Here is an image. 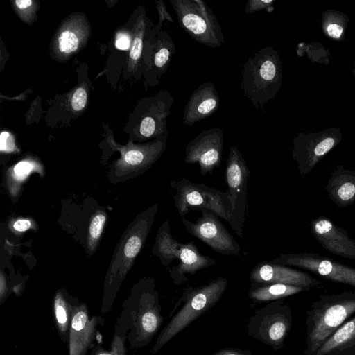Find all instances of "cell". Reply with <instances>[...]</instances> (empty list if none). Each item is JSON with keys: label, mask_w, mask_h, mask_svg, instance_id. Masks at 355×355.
Listing matches in <instances>:
<instances>
[{"label": "cell", "mask_w": 355, "mask_h": 355, "mask_svg": "<svg viewBox=\"0 0 355 355\" xmlns=\"http://www.w3.org/2000/svg\"><path fill=\"white\" fill-rule=\"evenodd\" d=\"M163 322L162 308L153 279L141 281L125 300L114 331L127 335L131 349L148 345Z\"/></svg>", "instance_id": "cell-1"}, {"label": "cell", "mask_w": 355, "mask_h": 355, "mask_svg": "<svg viewBox=\"0 0 355 355\" xmlns=\"http://www.w3.org/2000/svg\"><path fill=\"white\" fill-rule=\"evenodd\" d=\"M157 209L155 204L139 214L121 237L105 276L101 313L111 311L123 281L145 244Z\"/></svg>", "instance_id": "cell-2"}, {"label": "cell", "mask_w": 355, "mask_h": 355, "mask_svg": "<svg viewBox=\"0 0 355 355\" xmlns=\"http://www.w3.org/2000/svg\"><path fill=\"white\" fill-rule=\"evenodd\" d=\"M355 313V291L320 295L306 315V355H313Z\"/></svg>", "instance_id": "cell-3"}, {"label": "cell", "mask_w": 355, "mask_h": 355, "mask_svg": "<svg viewBox=\"0 0 355 355\" xmlns=\"http://www.w3.org/2000/svg\"><path fill=\"white\" fill-rule=\"evenodd\" d=\"M282 66L278 52L271 46L259 49L245 62L240 85L255 109L264 110L282 87Z\"/></svg>", "instance_id": "cell-4"}, {"label": "cell", "mask_w": 355, "mask_h": 355, "mask_svg": "<svg viewBox=\"0 0 355 355\" xmlns=\"http://www.w3.org/2000/svg\"><path fill=\"white\" fill-rule=\"evenodd\" d=\"M227 286V279L218 277L197 288L188 286L175 304L173 310L180 309L159 333L150 353H157L166 344L205 312L213 307L222 297Z\"/></svg>", "instance_id": "cell-5"}, {"label": "cell", "mask_w": 355, "mask_h": 355, "mask_svg": "<svg viewBox=\"0 0 355 355\" xmlns=\"http://www.w3.org/2000/svg\"><path fill=\"white\" fill-rule=\"evenodd\" d=\"M153 253L158 257L164 266H168L174 259L178 264L169 268V276L177 285L188 280L187 275L216 264L214 259L202 254L193 241L182 243L175 239L171 233L169 220L166 219L159 228Z\"/></svg>", "instance_id": "cell-6"}, {"label": "cell", "mask_w": 355, "mask_h": 355, "mask_svg": "<svg viewBox=\"0 0 355 355\" xmlns=\"http://www.w3.org/2000/svg\"><path fill=\"white\" fill-rule=\"evenodd\" d=\"M180 28L197 42L218 48L224 35L213 10L202 0H170Z\"/></svg>", "instance_id": "cell-7"}, {"label": "cell", "mask_w": 355, "mask_h": 355, "mask_svg": "<svg viewBox=\"0 0 355 355\" xmlns=\"http://www.w3.org/2000/svg\"><path fill=\"white\" fill-rule=\"evenodd\" d=\"M170 185L174 192L175 208L181 217L191 210L207 209L230 223L231 206L226 191L192 182L184 177L171 181Z\"/></svg>", "instance_id": "cell-8"}, {"label": "cell", "mask_w": 355, "mask_h": 355, "mask_svg": "<svg viewBox=\"0 0 355 355\" xmlns=\"http://www.w3.org/2000/svg\"><path fill=\"white\" fill-rule=\"evenodd\" d=\"M292 321L289 304L284 299L277 300L254 312L246 326L247 334L278 351L284 347Z\"/></svg>", "instance_id": "cell-9"}, {"label": "cell", "mask_w": 355, "mask_h": 355, "mask_svg": "<svg viewBox=\"0 0 355 355\" xmlns=\"http://www.w3.org/2000/svg\"><path fill=\"white\" fill-rule=\"evenodd\" d=\"M250 170L237 146H231L226 160V193L231 206L229 224L234 232L243 237V228L248 215V182Z\"/></svg>", "instance_id": "cell-10"}, {"label": "cell", "mask_w": 355, "mask_h": 355, "mask_svg": "<svg viewBox=\"0 0 355 355\" xmlns=\"http://www.w3.org/2000/svg\"><path fill=\"white\" fill-rule=\"evenodd\" d=\"M343 138L340 129L331 127L318 132H297L293 140L292 157L302 175H307Z\"/></svg>", "instance_id": "cell-11"}, {"label": "cell", "mask_w": 355, "mask_h": 355, "mask_svg": "<svg viewBox=\"0 0 355 355\" xmlns=\"http://www.w3.org/2000/svg\"><path fill=\"white\" fill-rule=\"evenodd\" d=\"M271 262L310 271L336 283L355 287V268L313 252L281 254Z\"/></svg>", "instance_id": "cell-12"}, {"label": "cell", "mask_w": 355, "mask_h": 355, "mask_svg": "<svg viewBox=\"0 0 355 355\" xmlns=\"http://www.w3.org/2000/svg\"><path fill=\"white\" fill-rule=\"evenodd\" d=\"M202 216L196 222L182 217L187 231L198 238L217 253L223 255H238L240 246L223 225L219 217L212 211L199 209Z\"/></svg>", "instance_id": "cell-13"}, {"label": "cell", "mask_w": 355, "mask_h": 355, "mask_svg": "<svg viewBox=\"0 0 355 355\" xmlns=\"http://www.w3.org/2000/svg\"><path fill=\"white\" fill-rule=\"evenodd\" d=\"M224 147L223 131L220 128L202 130L185 146L184 162L198 164L200 174H212L220 166Z\"/></svg>", "instance_id": "cell-14"}, {"label": "cell", "mask_w": 355, "mask_h": 355, "mask_svg": "<svg viewBox=\"0 0 355 355\" xmlns=\"http://www.w3.org/2000/svg\"><path fill=\"white\" fill-rule=\"evenodd\" d=\"M249 278L250 287L284 284L311 289L321 282L307 272L271 261L258 263L251 270Z\"/></svg>", "instance_id": "cell-15"}, {"label": "cell", "mask_w": 355, "mask_h": 355, "mask_svg": "<svg viewBox=\"0 0 355 355\" xmlns=\"http://www.w3.org/2000/svg\"><path fill=\"white\" fill-rule=\"evenodd\" d=\"M104 323V318L91 316L86 303L80 302L74 309L71 322L68 355H86L94 347L98 327Z\"/></svg>", "instance_id": "cell-16"}, {"label": "cell", "mask_w": 355, "mask_h": 355, "mask_svg": "<svg viewBox=\"0 0 355 355\" xmlns=\"http://www.w3.org/2000/svg\"><path fill=\"white\" fill-rule=\"evenodd\" d=\"M314 238L329 252L355 261V239L329 218L320 216L310 223Z\"/></svg>", "instance_id": "cell-17"}, {"label": "cell", "mask_w": 355, "mask_h": 355, "mask_svg": "<svg viewBox=\"0 0 355 355\" xmlns=\"http://www.w3.org/2000/svg\"><path fill=\"white\" fill-rule=\"evenodd\" d=\"M220 97L216 86L211 82L203 83L193 92L184 110L183 123L191 127L214 114L219 107Z\"/></svg>", "instance_id": "cell-18"}, {"label": "cell", "mask_w": 355, "mask_h": 355, "mask_svg": "<svg viewBox=\"0 0 355 355\" xmlns=\"http://www.w3.org/2000/svg\"><path fill=\"white\" fill-rule=\"evenodd\" d=\"M168 136L164 135L142 149H131L123 157L121 166L116 168L114 176L118 178L136 176L149 168L165 150Z\"/></svg>", "instance_id": "cell-19"}, {"label": "cell", "mask_w": 355, "mask_h": 355, "mask_svg": "<svg viewBox=\"0 0 355 355\" xmlns=\"http://www.w3.org/2000/svg\"><path fill=\"white\" fill-rule=\"evenodd\" d=\"M326 191L330 200L338 207L345 208L355 202V169L337 165L331 173Z\"/></svg>", "instance_id": "cell-20"}, {"label": "cell", "mask_w": 355, "mask_h": 355, "mask_svg": "<svg viewBox=\"0 0 355 355\" xmlns=\"http://www.w3.org/2000/svg\"><path fill=\"white\" fill-rule=\"evenodd\" d=\"M79 303L78 298L73 297L62 288L58 290L53 296L52 303L53 322L57 333L64 344L69 343L73 313Z\"/></svg>", "instance_id": "cell-21"}, {"label": "cell", "mask_w": 355, "mask_h": 355, "mask_svg": "<svg viewBox=\"0 0 355 355\" xmlns=\"http://www.w3.org/2000/svg\"><path fill=\"white\" fill-rule=\"evenodd\" d=\"M313 355H355V316L339 327Z\"/></svg>", "instance_id": "cell-22"}, {"label": "cell", "mask_w": 355, "mask_h": 355, "mask_svg": "<svg viewBox=\"0 0 355 355\" xmlns=\"http://www.w3.org/2000/svg\"><path fill=\"white\" fill-rule=\"evenodd\" d=\"M307 291L309 289L297 286L270 284L250 287L248 295L254 303L270 302Z\"/></svg>", "instance_id": "cell-23"}, {"label": "cell", "mask_w": 355, "mask_h": 355, "mask_svg": "<svg viewBox=\"0 0 355 355\" xmlns=\"http://www.w3.org/2000/svg\"><path fill=\"white\" fill-rule=\"evenodd\" d=\"M349 18L344 13L334 10H328L322 15V29L324 34L335 41L345 40V31Z\"/></svg>", "instance_id": "cell-24"}, {"label": "cell", "mask_w": 355, "mask_h": 355, "mask_svg": "<svg viewBox=\"0 0 355 355\" xmlns=\"http://www.w3.org/2000/svg\"><path fill=\"white\" fill-rule=\"evenodd\" d=\"M35 166L28 161L17 163L10 172L8 173L7 186L12 195L15 196L19 191L21 182L33 171Z\"/></svg>", "instance_id": "cell-25"}, {"label": "cell", "mask_w": 355, "mask_h": 355, "mask_svg": "<svg viewBox=\"0 0 355 355\" xmlns=\"http://www.w3.org/2000/svg\"><path fill=\"white\" fill-rule=\"evenodd\" d=\"M106 221V214L98 211L92 216L88 231L87 247L92 253L96 248Z\"/></svg>", "instance_id": "cell-26"}, {"label": "cell", "mask_w": 355, "mask_h": 355, "mask_svg": "<svg viewBox=\"0 0 355 355\" xmlns=\"http://www.w3.org/2000/svg\"><path fill=\"white\" fill-rule=\"evenodd\" d=\"M127 335L114 331L109 349H105L98 342L92 349L89 355H127L125 346Z\"/></svg>", "instance_id": "cell-27"}, {"label": "cell", "mask_w": 355, "mask_h": 355, "mask_svg": "<svg viewBox=\"0 0 355 355\" xmlns=\"http://www.w3.org/2000/svg\"><path fill=\"white\" fill-rule=\"evenodd\" d=\"M58 42L60 50L66 53L76 51L79 44L77 36L70 31H63L59 37Z\"/></svg>", "instance_id": "cell-28"}, {"label": "cell", "mask_w": 355, "mask_h": 355, "mask_svg": "<svg viewBox=\"0 0 355 355\" xmlns=\"http://www.w3.org/2000/svg\"><path fill=\"white\" fill-rule=\"evenodd\" d=\"M275 0H249L245 7L246 14H252L272 7Z\"/></svg>", "instance_id": "cell-29"}, {"label": "cell", "mask_w": 355, "mask_h": 355, "mask_svg": "<svg viewBox=\"0 0 355 355\" xmlns=\"http://www.w3.org/2000/svg\"><path fill=\"white\" fill-rule=\"evenodd\" d=\"M87 102V92L83 88H78L72 97L71 105L75 111L83 110Z\"/></svg>", "instance_id": "cell-30"}, {"label": "cell", "mask_w": 355, "mask_h": 355, "mask_svg": "<svg viewBox=\"0 0 355 355\" xmlns=\"http://www.w3.org/2000/svg\"><path fill=\"white\" fill-rule=\"evenodd\" d=\"M144 42L141 36H137L133 42L132 49L130 52V56L133 60H137L140 58L143 51Z\"/></svg>", "instance_id": "cell-31"}, {"label": "cell", "mask_w": 355, "mask_h": 355, "mask_svg": "<svg viewBox=\"0 0 355 355\" xmlns=\"http://www.w3.org/2000/svg\"><path fill=\"white\" fill-rule=\"evenodd\" d=\"M12 291H10L6 277L4 273L1 271L0 273V305L3 304L10 293Z\"/></svg>", "instance_id": "cell-32"}, {"label": "cell", "mask_w": 355, "mask_h": 355, "mask_svg": "<svg viewBox=\"0 0 355 355\" xmlns=\"http://www.w3.org/2000/svg\"><path fill=\"white\" fill-rule=\"evenodd\" d=\"M213 355H252L249 350L236 348H224L217 351Z\"/></svg>", "instance_id": "cell-33"}, {"label": "cell", "mask_w": 355, "mask_h": 355, "mask_svg": "<svg viewBox=\"0 0 355 355\" xmlns=\"http://www.w3.org/2000/svg\"><path fill=\"white\" fill-rule=\"evenodd\" d=\"M31 227V222L28 219H18L12 224V229L17 232H23Z\"/></svg>", "instance_id": "cell-34"}, {"label": "cell", "mask_w": 355, "mask_h": 355, "mask_svg": "<svg viewBox=\"0 0 355 355\" xmlns=\"http://www.w3.org/2000/svg\"><path fill=\"white\" fill-rule=\"evenodd\" d=\"M130 40L128 35L121 33L118 35L116 40V47L121 50H126L130 47Z\"/></svg>", "instance_id": "cell-35"}, {"label": "cell", "mask_w": 355, "mask_h": 355, "mask_svg": "<svg viewBox=\"0 0 355 355\" xmlns=\"http://www.w3.org/2000/svg\"><path fill=\"white\" fill-rule=\"evenodd\" d=\"M157 6L159 7V16H160V21L159 22H160V24L164 22V21L166 19L169 22L173 23L174 19L171 16V15L167 12V10L166 8L164 3L162 1H159Z\"/></svg>", "instance_id": "cell-36"}, {"label": "cell", "mask_w": 355, "mask_h": 355, "mask_svg": "<svg viewBox=\"0 0 355 355\" xmlns=\"http://www.w3.org/2000/svg\"><path fill=\"white\" fill-rule=\"evenodd\" d=\"M10 135L6 132H3L1 134V151H12L13 146L9 144L8 139Z\"/></svg>", "instance_id": "cell-37"}, {"label": "cell", "mask_w": 355, "mask_h": 355, "mask_svg": "<svg viewBox=\"0 0 355 355\" xmlns=\"http://www.w3.org/2000/svg\"><path fill=\"white\" fill-rule=\"evenodd\" d=\"M31 0H17L15 4L19 9H25L32 4Z\"/></svg>", "instance_id": "cell-38"}, {"label": "cell", "mask_w": 355, "mask_h": 355, "mask_svg": "<svg viewBox=\"0 0 355 355\" xmlns=\"http://www.w3.org/2000/svg\"><path fill=\"white\" fill-rule=\"evenodd\" d=\"M352 73H353V75L354 76V78H355V61H354V69L352 70Z\"/></svg>", "instance_id": "cell-39"}]
</instances>
